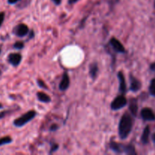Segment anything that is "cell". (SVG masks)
Masks as SVG:
<instances>
[{"label": "cell", "mask_w": 155, "mask_h": 155, "mask_svg": "<svg viewBox=\"0 0 155 155\" xmlns=\"http://www.w3.org/2000/svg\"><path fill=\"white\" fill-rule=\"evenodd\" d=\"M118 78L120 80V91L123 94L125 93L127 91V84H126L125 78H124V76L122 72L118 73Z\"/></svg>", "instance_id": "cell-10"}, {"label": "cell", "mask_w": 155, "mask_h": 155, "mask_svg": "<svg viewBox=\"0 0 155 155\" xmlns=\"http://www.w3.org/2000/svg\"><path fill=\"white\" fill-rule=\"evenodd\" d=\"M5 19V13L4 12H0V27L2 24L3 21H4Z\"/></svg>", "instance_id": "cell-20"}, {"label": "cell", "mask_w": 155, "mask_h": 155, "mask_svg": "<svg viewBox=\"0 0 155 155\" xmlns=\"http://www.w3.org/2000/svg\"><path fill=\"white\" fill-rule=\"evenodd\" d=\"M77 1H79V0H69V3L70 4H74V3L77 2Z\"/></svg>", "instance_id": "cell-26"}, {"label": "cell", "mask_w": 155, "mask_h": 155, "mask_svg": "<svg viewBox=\"0 0 155 155\" xmlns=\"http://www.w3.org/2000/svg\"><path fill=\"white\" fill-rule=\"evenodd\" d=\"M13 32L16 36H19V37H23V36H26V35L28 33L29 29L28 27H27L26 24H18V26H16V27L14 28Z\"/></svg>", "instance_id": "cell-4"}, {"label": "cell", "mask_w": 155, "mask_h": 155, "mask_svg": "<svg viewBox=\"0 0 155 155\" xmlns=\"http://www.w3.org/2000/svg\"><path fill=\"white\" fill-rule=\"evenodd\" d=\"M141 116L145 120H148V121H152L155 120V115L154 112L152 111V110H151L150 108H144L142 110L141 112Z\"/></svg>", "instance_id": "cell-6"}, {"label": "cell", "mask_w": 155, "mask_h": 155, "mask_svg": "<svg viewBox=\"0 0 155 155\" xmlns=\"http://www.w3.org/2000/svg\"><path fill=\"white\" fill-rule=\"evenodd\" d=\"M0 53H1V48H0Z\"/></svg>", "instance_id": "cell-29"}, {"label": "cell", "mask_w": 155, "mask_h": 155, "mask_svg": "<svg viewBox=\"0 0 155 155\" xmlns=\"http://www.w3.org/2000/svg\"><path fill=\"white\" fill-rule=\"evenodd\" d=\"M149 135H150V128L149 127H146L145 130H144L143 133H142V142H143L144 144H147L148 142Z\"/></svg>", "instance_id": "cell-14"}, {"label": "cell", "mask_w": 155, "mask_h": 155, "mask_svg": "<svg viewBox=\"0 0 155 155\" xmlns=\"http://www.w3.org/2000/svg\"><path fill=\"white\" fill-rule=\"evenodd\" d=\"M110 44H111L112 47L116 50L118 52H124L125 51V48H124V45H122L120 42L117 40L116 38H111L110 41Z\"/></svg>", "instance_id": "cell-7"}, {"label": "cell", "mask_w": 155, "mask_h": 155, "mask_svg": "<svg viewBox=\"0 0 155 155\" xmlns=\"http://www.w3.org/2000/svg\"><path fill=\"white\" fill-rule=\"evenodd\" d=\"M151 69L152 70V71H155V62H154V63L151 65Z\"/></svg>", "instance_id": "cell-25"}, {"label": "cell", "mask_w": 155, "mask_h": 155, "mask_svg": "<svg viewBox=\"0 0 155 155\" xmlns=\"http://www.w3.org/2000/svg\"><path fill=\"white\" fill-rule=\"evenodd\" d=\"M98 68L97 64H91L90 68H89V74H90L91 77L92 79H95V77H97V74H98Z\"/></svg>", "instance_id": "cell-13"}, {"label": "cell", "mask_w": 155, "mask_h": 155, "mask_svg": "<svg viewBox=\"0 0 155 155\" xmlns=\"http://www.w3.org/2000/svg\"><path fill=\"white\" fill-rule=\"evenodd\" d=\"M3 107V106H2V104H0V109H2Z\"/></svg>", "instance_id": "cell-27"}, {"label": "cell", "mask_w": 155, "mask_h": 155, "mask_svg": "<svg viewBox=\"0 0 155 155\" xmlns=\"http://www.w3.org/2000/svg\"><path fill=\"white\" fill-rule=\"evenodd\" d=\"M36 113L34 110H30V111L27 112L25 114L22 115L20 117L17 118L16 120H15L13 122V124L17 127H21L25 125L26 124H27L28 122H30V120L33 119L35 116H36Z\"/></svg>", "instance_id": "cell-2"}, {"label": "cell", "mask_w": 155, "mask_h": 155, "mask_svg": "<svg viewBox=\"0 0 155 155\" xmlns=\"http://www.w3.org/2000/svg\"><path fill=\"white\" fill-rule=\"evenodd\" d=\"M141 86H142V84H141L140 81L131 76L130 77V89L133 92H137L141 89Z\"/></svg>", "instance_id": "cell-8"}, {"label": "cell", "mask_w": 155, "mask_h": 155, "mask_svg": "<svg viewBox=\"0 0 155 155\" xmlns=\"http://www.w3.org/2000/svg\"><path fill=\"white\" fill-rule=\"evenodd\" d=\"M127 100L124 95H120V96L117 97L111 103V109L114 110H120V109L123 108L124 106L127 104Z\"/></svg>", "instance_id": "cell-3"}, {"label": "cell", "mask_w": 155, "mask_h": 155, "mask_svg": "<svg viewBox=\"0 0 155 155\" xmlns=\"http://www.w3.org/2000/svg\"><path fill=\"white\" fill-rule=\"evenodd\" d=\"M69 85H70L69 77H68V74H64L63 77H62V80L61 81L60 85H59V89H60L61 91H64L68 89Z\"/></svg>", "instance_id": "cell-9"}, {"label": "cell", "mask_w": 155, "mask_h": 155, "mask_svg": "<svg viewBox=\"0 0 155 155\" xmlns=\"http://www.w3.org/2000/svg\"><path fill=\"white\" fill-rule=\"evenodd\" d=\"M38 84H39V86H41V87H44V88H46V86L45 85V83H44L43 81H42V80H38Z\"/></svg>", "instance_id": "cell-21"}, {"label": "cell", "mask_w": 155, "mask_h": 155, "mask_svg": "<svg viewBox=\"0 0 155 155\" xmlns=\"http://www.w3.org/2000/svg\"><path fill=\"white\" fill-rule=\"evenodd\" d=\"M110 148H111V149H113L115 152L122 153L124 151V148H125V146L119 145V144L117 143V142H112V143L110 144Z\"/></svg>", "instance_id": "cell-12"}, {"label": "cell", "mask_w": 155, "mask_h": 155, "mask_svg": "<svg viewBox=\"0 0 155 155\" xmlns=\"http://www.w3.org/2000/svg\"><path fill=\"white\" fill-rule=\"evenodd\" d=\"M130 110L133 116H136L138 112V104L137 101L135 98H132L131 99V101H130Z\"/></svg>", "instance_id": "cell-11"}, {"label": "cell", "mask_w": 155, "mask_h": 155, "mask_svg": "<svg viewBox=\"0 0 155 155\" xmlns=\"http://www.w3.org/2000/svg\"><path fill=\"white\" fill-rule=\"evenodd\" d=\"M153 139H154V141L155 142V134H154V136H153Z\"/></svg>", "instance_id": "cell-28"}, {"label": "cell", "mask_w": 155, "mask_h": 155, "mask_svg": "<svg viewBox=\"0 0 155 155\" xmlns=\"http://www.w3.org/2000/svg\"><path fill=\"white\" fill-rule=\"evenodd\" d=\"M14 48L17 49H21L24 48V43L22 42H17L14 44Z\"/></svg>", "instance_id": "cell-19"}, {"label": "cell", "mask_w": 155, "mask_h": 155, "mask_svg": "<svg viewBox=\"0 0 155 155\" xmlns=\"http://www.w3.org/2000/svg\"><path fill=\"white\" fill-rule=\"evenodd\" d=\"M20 0H8V2L9 4H15V3H17Z\"/></svg>", "instance_id": "cell-22"}, {"label": "cell", "mask_w": 155, "mask_h": 155, "mask_svg": "<svg viewBox=\"0 0 155 155\" xmlns=\"http://www.w3.org/2000/svg\"><path fill=\"white\" fill-rule=\"evenodd\" d=\"M133 127V120L129 114L123 115L119 124V136L122 139L128 137Z\"/></svg>", "instance_id": "cell-1"}, {"label": "cell", "mask_w": 155, "mask_h": 155, "mask_svg": "<svg viewBox=\"0 0 155 155\" xmlns=\"http://www.w3.org/2000/svg\"><path fill=\"white\" fill-rule=\"evenodd\" d=\"M21 59H22V57L18 53H12L8 57V61L9 63L15 67L19 65V64L21 61Z\"/></svg>", "instance_id": "cell-5"}, {"label": "cell", "mask_w": 155, "mask_h": 155, "mask_svg": "<svg viewBox=\"0 0 155 155\" xmlns=\"http://www.w3.org/2000/svg\"><path fill=\"white\" fill-rule=\"evenodd\" d=\"M0 75H1V71H0Z\"/></svg>", "instance_id": "cell-30"}, {"label": "cell", "mask_w": 155, "mask_h": 155, "mask_svg": "<svg viewBox=\"0 0 155 155\" xmlns=\"http://www.w3.org/2000/svg\"><path fill=\"white\" fill-rule=\"evenodd\" d=\"M56 5H60L61 2V0H52Z\"/></svg>", "instance_id": "cell-23"}, {"label": "cell", "mask_w": 155, "mask_h": 155, "mask_svg": "<svg viewBox=\"0 0 155 155\" xmlns=\"http://www.w3.org/2000/svg\"><path fill=\"white\" fill-rule=\"evenodd\" d=\"M149 91L151 95L155 97V79H153L149 86Z\"/></svg>", "instance_id": "cell-18"}, {"label": "cell", "mask_w": 155, "mask_h": 155, "mask_svg": "<svg viewBox=\"0 0 155 155\" xmlns=\"http://www.w3.org/2000/svg\"><path fill=\"white\" fill-rule=\"evenodd\" d=\"M37 98L38 99H39L40 101H42V102L47 103V102H50V101H51V98H50L48 95H46V94L42 92H38Z\"/></svg>", "instance_id": "cell-15"}, {"label": "cell", "mask_w": 155, "mask_h": 155, "mask_svg": "<svg viewBox=\"0 0 155 155\" xmlns=\"http://www.w3.org/2000/svg\"><path fill=\"white\" fill-rule=\"evenodd\" d=\"M58 145H54V147H52V148H51V153L52 152V151H54L56 150V148H58Z\"/></svg>", "instance_id": "cell-24"}, {"label": "cell", "mask_w": 155, "mask_h": 155, "mask_svg": "<svg viewBox=\"0 0 155 155\" xmlns=\"http://www.w3.org/2000/svg\"><path fill=\"white\" fill-rule=\"evenodd\" d=\"M124 152L127 153L128 154H136V151H135L134 147L132 145H127L124 148Z\"/></svg>", "instance_id": "cell-17"}, {"label": "cell", "mask_w": 155, "mask_h": 155, "mask_svg": "<svg viewBox=\"0 0 155 155\" xmlns=\"http://www.w3.org/2000/svg\"><path fill=\"white\" fill-rule=\"evenodd\" d=\"M12 142V139L9 136H5L0 139V146H2V145H8V144L11 143Z\"/></svg>", "instance_id": "cell-16"}]
</instances>
